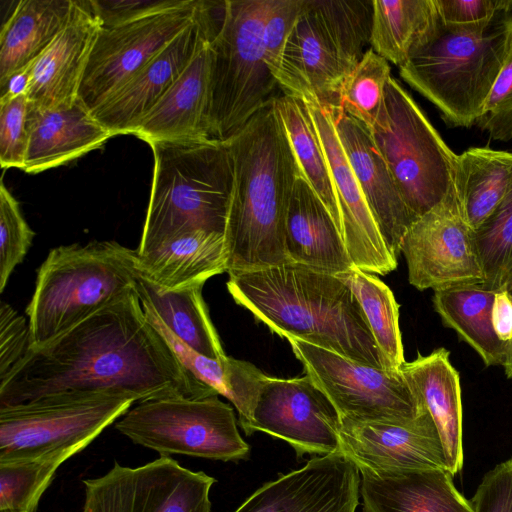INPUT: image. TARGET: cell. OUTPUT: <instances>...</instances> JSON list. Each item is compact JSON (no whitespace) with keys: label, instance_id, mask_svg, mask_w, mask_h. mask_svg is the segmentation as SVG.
<instances>
[{"label":"cell","instance_id":"obj_1","mask_svg":"<svg viewBox=\"0 0 512 512\" xmlns=\"http://www.w3.org/2000/svg\"><path fill=\"white\" fill-rule=\"evenodd\" d=\"M70 392L116 393L136 403L218 395L184 366L136 290L48 345L30 348L0 379V407Z\"/></svg>","mask_w":512,"mask_h":512},{"label":"cell","instance_id":"obj_2","mask_svg":"<svg viewBox=\"0 0 512 512\" xmlns=\"http://www.w3.org/2000/svg\"><path fill=\"white\" fill-rule=\"evenodd\" d=\"M228 274L234 301L277 335L395 370L379 350L351 288L337 275L296 263Z\"/></svg>","mask_w":512,"mask_h":512},{"label":"cell","instance_id":"obj_3","mask_svg":"<svg viewBox=\"0 0 512 512\" xmlns=\"http://www.w3.org/2000/svg\"><path fill=\"white\" fill-rule=\"evenodd\" d=\"M226 142L233 160L224 232L227 272L290 263L286 220L300 173L274 101Z\"/></svg>","mask_w":512,"mask_h":512},{"label":"cell","instance_id":"obj_4","mask_svg":"<svg viewBox=\"0 0 512 512\" xmlns=\"http://www.w3.org/2000/svg\"><path fill=\"white\" fill-rule=\"evenodd\" d=\"M512 44V0L487 21L453 25L438 13L399 67L451 127L475 125Z\"/></svg>","mask_w":512,"mask_h":512},{"label":"cell","instance_id":"obj_5","mask_svg":"<svg viewBox=\"0 0 512 512\" xmlns=\"http://www.w3.org/2000/svg\"><path fill=\"white\" fill-rule=\"evenodd\" d=\"M149 145L154 171L137 253L191 231L224 234L233 187L228 143L201 139Z\"/></svg>","mask_w":512,"mask_h":512},{"label":"cell","instance_id":"obj_6","mask_svg":"<svg viewBox=\"0 0 512 512\" xmlns=\"http://www.w3.org/2000/svg\"><path fill=\"white\" fill-rule=\"evenodd\" d=\"M137 250L116 241L61 245L37 270L26 308L31 348L40 349L135 291Z\"/></svg>","mask_w":512,"mask_h":512},{"label":"cell","instance_id":"obj_7","mask_svg":"<svg viewBox=\"0 0 512 512\" xmlns=\"http://www.w3.org/2000/svg\"><path fill=\"white\" fill-rule=\"evenodd\" d=\"M373 0H304L275 76L282 94L336 105L370 46Z\"/></svg>","mask_w":512,"mask_h":512},{"label":"cell","instance_id":"obj_8","mask_svg":"<svg viewBox=\"0 0 512 512\" xmlns=\"http://www.w3.org/2000/svg\"><path fill=\"white\" fill-rule=\"evenodd\" d=\"M270 0H226L211 41L208 126L228 141L279 95L264 57L262 33Z\"/></svg>","mask_w":512,"mask_h":512},{"label":"cell","instance_id":"obj_9","mask_svg":"<svg viewBox=\"0 0 512 512\" xmlns=\"http://www.w3.org/2000/svg\"><path fill=\"white\" fill-rule=\"evenodd\" d=\"M370 134L417 218L454 192L457 154L393 77L386 85L383 105Z\"/></svg>","mask_w":512,"mask_h":512},{"label":"cell","instance_id":"obj_10","mask_svg":"<svg viewBox=\"0 0 512 512\" xmlns=\"http://www.w3.org/2000/svg\"><path fill=\"white\" fill-rule=\"evenodd\" d=\"M136 400L109 392L63 393L0 407V464L85 449Z\"/></svg>","mask_w":512,"mask_h":512},{"label":"cell","instance_id":"obj_11","mask_svg":"<svg viewBox=\"0 0 512 512\" xmlns=\"http://www.w3.org/2000/svg\"><path fill=\"white\" fill-rule=\"evenodd\" d=\"M115 428L134 444L160 456L178 454L227 462L247 459L250 454L233 408L219 395L140 402Z\"/></svg>","mask_w":512,"mask_h":512},{"label":"cell","instance_id":"obj_12","mask_svg":"<svg viewBox=\"0 0 512 512\" xmlns=\"http://www.w3.org/2000/svg\"><path fill=\"white\" fill-rule=\"evenodd\" d=\"M287 340L341 420L407 423L427 412L401 369L376 368L296 338Z\"/></svg>","mask_w":512,"mask_h":512},{"label":"cell","instance_id":"obj_13","mask_svg":"<svg viewBox=\"0 0 512 512\" xmlns=\"http://www.w3.org/2000/svg\"><path fill=\"white\" fill-rule=\"evenodd\" d=\"M215 482L170 456L135 468L115 462L103 476L83 480L82 512H210Z\"/></svg>","mask_w":512,"mask_h":512},{"label":"cell","instance_id":"obj_14","mask_svg":"<svg viewBox=\"0 0 512 512\" xmlns=\"http://www.w3.org/2000/svg\"><path fill=\"white\" fill-rule=\"evenodd\" d=\"M202 0L111 28L97 36L79 99L93 111L147 65L195 18Z\"/></svg>","mask_w":512,"mask_h":512},{"label":"cell","instance_id":"obj_15","mask_svg":"<svg viewBox=\"0 0 512 512\" xmlns=\"http://www.w3.org/2000/svg\"><path fill=\"white\" fill-rule=\"evenodd\" d=\"M400 252L409 282L418 290L484 281L474 230L462 215L455 190L412 223Z\"/></svg>","mask_w":512,"mask_h":512},{"label":"cell","instance_id":"obj_16","mask_svg":"<svg viewBox=\"0 0 512 512\" xmlns=\"http://www.w3.org/2000/svg\"><path fill=\"white\" fill-rule=\"evenodd\" d=\"M341 418L308 376L268 377L258 396L249 436L264 432L288 442L298 459L340 452Z\"/></svg>","mask_w":512,"mask_h":512},{"label":"cell","instance_id":"obj_17","mask_svg":"<svg viewBox=\"0 0 512 512\" xmlns=\"http://www.w3.org/2000/svg\"><path fill=\"white\" fill-rule=\"evenodd\" d=\"M222 2L202 0L194 20L126 84L92 111L115 136L133 134L141 119L217 33ZM224 6V2H223Z\"/></svg>","mask_w":512,"mask_h":512},{"label":"cell","instance_id":"obj_18","mask_svg":"<svg viewBox=\"0 0 512 512\" xmlns=\"http://www.w3.org/2000/svg\"><path fill=\"white\" fill-rule=\"evenodd\" d=\"M360 471L342 453L312 457L267 482L233 512H356Z\"/></svg>","mask_w":512,"mask_h":512},{"label":"cell","instance_id":"obj_19","mask_svg":"<svg viewBox=\"0 0 512 512\" xmlns=\"http://www.w3.org/2000/svg\"><path fill=\"white\" fill-rule=\"evenodd\" d=\"M314 124L332 176L342 221L345 245L354 266L371 274L386 275L397 268L357 178L345 155L332 115L316 101H303Z\"/></svg>","mask_w":512,"mask_h":512},{"label":"cell","instance_id":"obj_20","mask_svg":"<svg viewBox=\"0 0 512 512\" xmlns=\"http://www.w3.org/2000/svg\"><path fill=\"white\" fill-rule=\"evenodd\" d=\"M340 453L360 472L448 470L437 427L428 411L407 423L341 420Z\"/></svg>","mask_w":512,"mask_h":512},{"label":"cell","instance_id":"obj_21","mask_svg":"<svg viewBox=\"0 0 512 512\" xmlns=\"http://www.w3.org/2000/svg\"><path fill=\"white\" fill-rule=\"evenodd\" d=\"M328 109L380 234L397 258L403 238L417 217L405 203L370 132L339 108Z\"/></svg>","mask_w":512,"mask_h":512},{"label":"cell","instance_id":"obj_22","mask_svg":"<svg viewBox=\"0 0 512 512\" xmlns=\"http://www.w3.org/2000/svg\"><path fill=\"white\" fill-rule=\"evenodd\" d=\"M101 23L89 0H74L66 25L31 65L28 99L35 107L69 106L78 99Z\"/></svg>","mask_w":512,"mask_h":512},{"label":"cell","instance_id":"obj_23","mask_svg":"<svg viewBox=\"0 0 512 512\" xmlns=\"http://www.w3.org/2000/svg\"><path fill=\"white\" fill-rule=\"evenodd\" d=\"M29 145L24 170L39 173L102 147L115 135L78 99L69 106L28 112Z\"/></svg>","mask_w":512,"mask_h":512},{"label":"cell","instance_id":"obj_24","mask_svg":"<svg viewBox=\"0 0 512 512\" xmlns=\"http://www.w3.org/2000/svg\"><path fill=\"white\" fill-rule=\"evenodd\" d=\"M212 39L198 51L174 84L141 119L134 135L148 144L154 141L211 139L208 106Z\"/></svg>","mask_w":512,"mask_h":512},{"label":"cell","instance_id":"obj_25","mask_svg":"<svg viewBox=\"0 0 512 512\" xmlns=\"http://www.w3.org/2000/svg\"><path fill=\"white\" fill-rule=\"evenodd\" d=\"M363 512H475L444 469L360 472Z\"/></svg>","mask_w":512,"mask_h":512},{"label":"cell","instance_id":"obj_26","mask_svg":"<svg viewBox=\"0 0 512 512\" xmlns=\"http://www.w3.org/2000/svg\"><path fill=\"white\" fill-rule=\"evenodd\" d=\"M286 251L290 263L329 274L355 267L332 216L301 176L295 181L288 208Z\"/></svg>","mask_w":512,"mask_h":512},{"label":"cell","instance_id":"obj_27","mask_svg":"<svg viewBox=\"0 0 512 512\" xmlns=\"http://www.w3.org/2000/svg\"><path fill=\"white\" fill-rule=\"evenodd\" d=\"M402 372L414 386L431 415L446 456L448 471L454 476L463 467L462 398L460 378L449 359V351L439 348L405 362Z\"/></svg>","mask_w":512,"mask_h":512},{"label":"cell","instance_id":"obj_28","mask_svg":"<svg viewBox=\"0 0 512 512\" xmlns=\"http://www.w3.org/2000/svg\"><path fill=\"white\" fill-rule=\"evenodd\" d=\"M142 276L164 290L204 286L227 272L223 233L196 230L178 235L153 250L138 254Z\"/></svg>","mask_w":512,"mask_h":512},{"label":"cell","instance_id":"obj_29","mask_svg":"<svg viewBox=\"0 0 512 512\" xmlns=\"http://www.w3.org/2000/svg\"><path fill=\"white\" fill-rule=\"evenodd\" d=\"M74 0H21L0 32V86L32 64L60 33Z\"/></svg>","mask_w":512,"mask_h":512},{"label":"cell","instance_id":"obj_30","mask_svg":"<svg viewBox=\"0 0 512 512\" xmlns=\"http://www.w3.org/2000/svg\"><path fill=\"white\" fill-rule=\"evenodd\" d=\"M203 286L164 290L140 274L135 290L143 306L181 342L205 357L226 355L202 295Z\"/></svg>","mask_w":512,"mask_h":512},{"label":"cell","instance_id":"obj_31","mask_svg":"<svg viewBox=\"0 0 512 512\" xmlns=\"http://www.w3.org/2000/svg\"><path fill=\"white\" fill-rule=\"evenodd\" d=\"M143 308L171 344L184 366L234 405L238 412L239 425L249 436L253 411L269 376L247 361L228 356L213 359L198 354L175 337L149 308Z\"/></svg>","mask_w":512,"mask_h":512},{"label":"cell","instance_id":"obj_32","mask_svg":"<svg viewBox=\"0 0 512 512\" xmlns=\"http://www.w3.org/2000/svg\"><path fill=\"white\" fill-rule=\"evenodd\" d=\"M495 293L482 283H470L435 290L433 295L443 323L455 330L487 366H503L508 347L497 337L492 324Z\"/></svg>","mask_w":512,"mask_h":512},{"label":"cell","instance_id":"obj_33","mask_svg":"<svg viewBox=\"0 0 512 512\" xmlns=\"http://www.w3.org/2000/svg\"><path fill=\"white\" fill-rule=\"evenodd\" d=\"M512 184V152L473 147L457 155L454 190L468 225L475 230Z\"/></svg>","mask_w":512,"mask_h":512},{"label":"cell","instance_id":"obj_34","mask_svg":"<svg viewBox=\"0 0 512 512\" xmlns=\"http://www.w3.org/2000/svg\"><path fill=\"white\" fill-rule=\"evenodd\" d=\"M274 103L286 131L300 176L324 204L343 236L341 213L332 176L304 102L281 94Z\"/></svg>","mask_w":512,"mask_h":512},{"label":"cell","instance_id":"obj_35","mask_svg":"<svg viewBox=\"0 0 512 512\" xmlns=\"http://www.w3.org/2000/svg\"><path fill=\"white\" fill-rule=\"evenodd\" d=\"M436 14L434 0H373L370 48L402 66Z\"/></svg>","mask_w":512,"mask_h":512},{"label":"cell","instance_id":"obj_36","mask_svg":"<svg viewBox=\"0 0 512 512\" xmlns=\"http://www.w3.org/2000/svg\"><path fill=\"white\" fill-rule=\"evenodd\" d=\"M352 290L373 338L392 369L406 362L399 329V305L390 288L377 276L356 267L337 274Z\"/></svg>","mask_w":512,"mask_h":512},{"label":"cell","instance_id":"obj_37","mask_svg":"<svg viewBox=\"0 0 512 512\" xmlns=\"http://www.w3.org/2000/svg\"><path fill=\"white\" fill-rule=\"evenodd\" d=\"M390 78L389 62L369 48L343 80L333 107L339 108L371 132L379 117Z\"/></svg>","mask_w":512,"mask_h":512},{"label":"cell","instance_id":"obj_38","mask_svg":"<svg viewBox=\"0 0 512 512\" xmlns=\"http://www.w3.org/2000/svg\"><path fill=\"white\" fill-rule=\"evenodd\" d=\"M474 240L484 274L482 285L503 288L512 272V184L493 212L474 230Z\"/></svg>","mask_w":512,"mask_h":512},{"label":"cell","instance_id":"obj_39","mask_svg":"<svg viewBox=\"0 0 512 512\" xmlns=\"http://www.w3.org/2000/svg\"><path fill=\"white\" fill-rule=\"evenodd\" d=\"M70 456L0 464V511L35 512L59 468Z\"/></svg>","mask_w":512,"mask_h":512},{"label":"cell","instance_id":"obj_40","mask_svg":"<svg viewBox=\"0 0 512 512\" xmlns=\"http://www.w3.org/2000/svg\"><path fill=\"white\" fill-rule=\"evenodd\" d=\"M35 233L24 219L19 203L0 185V293L16 268L25 258Z\"/></svg>","mask_w":512,"mask_h":512},{"label":"cell","instance_id":"obj_41","mask_svg":"<svg viewBox=\"0 0 512 512\" xmlns=\"http://www.w3.org/2000/svg\"><path fill=\"white\" fill-rule=\"evenodd\" d=\"M27 95L0 99V163L24 170L29 145Z\"/></svg>","mask_w":512,"mask_h":512},{"label":"cell","instance_id":"obj_42","mask_svg":"<svg viewBox=\"0 0 512 512\" xmlns=\"http://www.w3.org/2000/svg\"><path fill=\"white\" fill-rule=\"evenodd\" d=\"M475 125L494 140L512 139V44Z\"/></svg>","mask_w":512,"mask_h":512},{"label":"cell","instance_id":"obj_43","mask_svg":"<svg viewBox=\"0 0 512 512\" xmlns=\"http://www.w3.org/2000/svg\"><path fill=\"white\" fill-rule=\"evenodd\" d=\"M303 1H269L264 18L262 43L265 61L274 77L278 72L285 44L301 11Z\"/></svg>","mask_w":512,"mask_h":512},{"label":"cell","instance_id":"obj_44","mask_svg":"<svg viewBox=\"0 0 512 512\" xmlns=\"http://www.w3.org/2000/svg\"><path fill=\"white\" fill-rule=\"evenodd\" d=\"M31 348L29 322L5 301L0 303V379L16 366Z\"/></svg>","mask_w":512,"mask_h":512},{"label":"cell","instance_id":"obj_45","mask_svg":"<svg viewBox=\"0 0 512 512\" xmlns=\"http://www.w3.org/2000/svg\"><path fill=\"white\" fill-rule=\"evenodd\" d=\"M102 28H111L184 5L188 0H89Z\"/></svg>","mask_w":512,"mask_h":512},{"label":"cell","instance_id":"obj_46","mask_svg":"<svg viewBox=\"0 0 512 512\" xmlns=\"http://www.w3.org/2000/svg\"><path fill=\"white\" fill-rule=\"evenodd\" d=\"M471 502L475 512H512V459L484 475Z\"/></svg>","mask_w":512,"mask_h":512},{"label":"cell","instance_id":"obj_47","mask_svg":"<svg viewBox=\"0 0 512 512\" xmlns=\"http://www.w3.org/2000/svg\"><path fill=\"white\" fill-rule=\"evenodd\" d=\"M509 0H434L442 21L453 25L477 24L492 18Z\"/></svg>","mask_w":512,"mask_h":512},{"label":"cell","instance_id":"obj_48","mask_svg":"<svg viewBox=\"0 0 512 512\" xmlns=\"http://www.w3.org/2000/svg\"><path fill=\"white\" fill-rule=\"evenodd\" d=\"M492 324L497 337L508 346L512 341V298L504 288L495 293Z\"/></svg>","mask_w":512,"mask_h":512},{"label":"cell","instance_id":"obj_49","mask_svg":"<svg viewBox=\"0 0 512 512\" xmlns=\"http://www.w3.org/2000/svg\"><path fill=\"white\" fill-rule=\"evenodd\" d=\"M31 65H28L11 75L6 82L0 86V99L27 95L31 83Z\"/></svg>","mask_w":512,"mask_h":512},{"label":"cell","instance_id":"obj_50","mask_svg":"<svg viewBox=\"0 0 512 512\" xmlns=\"http://www.w3.org/2000/svg\"><path fill=\"white\" fill-rule=\"evenodd\" d=\"M503 288L512 298V272L508 275ZM506 376L512 380V341L508 344L506 360L503 364Z\"/></svg>","mask_w":512,"mask_h":512},{"label":"cell","instance_id":"obj_51","mask_svg":"<svg viewBox=\"0 0 512 512\" xmlns=\"http://www.w3.org/2000/svg\"><path fill=\"white\" fill-rule=\"evenodd\" d=\"M0 512H4V511H0Z\"/></svg>","mask_w":512,"mask_h":512}]
</instances>
